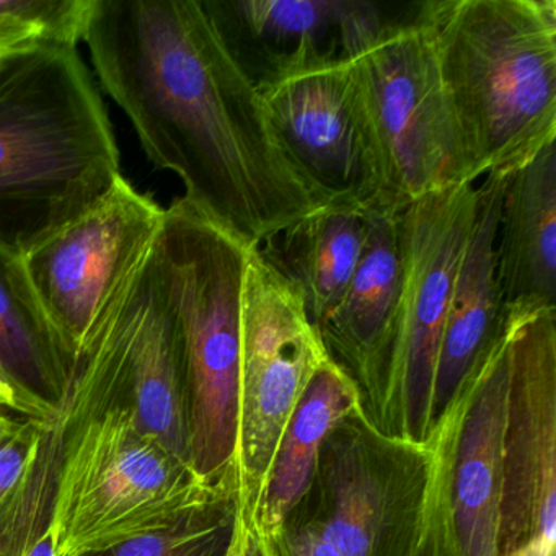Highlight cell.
Returning a JSON list of instances; mask_svg holds the SVG:
<instances>
[{"instance_id": "1", "label": "cell", "mask_w": 556, "mask_h": 556, "mask_svg": "<svg viewBox=\"0 0 556 556\" xmlns=\"http://www.w3.org/2000/svg\"><path fill=\"white\" fill-rule=\"evenodd\" d=\"M83 41L149 161L207 219L262 249L321 210L203 0H92Z\"/></svg>"}, {"instance_id": "2", "label": "cell", "mask_w": 556, "mask_h": 556, "mask_svg": "<svg viewBox=\"0 0 556 556\" xmlns=\"http://www.w3.org/2000/svg\"><path fill=\"white\" fill-rule=\"evenodd\" d=\"M37 467L56 478L48 523L56 556L102 555L236 501L139 425L116 299L77 353L50 418L41 421Z\"/></svg>"}, {"instance_id": "3", "label": "cell", "mask_w": 556, "mask_h": 556, "mask_svg": "<svg viewBox=\"0 0 556 556\" xmlns=\"http://www.w3.org/2000/svg\"><path fill=\"white\" fill-rule=\"evenodd\" d=\"M122 177L109 112L79 51L38 43L0 60V245L22 256Z\"/></svg>"}, {"instance_id": "4", "label": "cell", "mask_w": 556, "mask_h": 556, "mask_svg": "<svg viewBox=\"0 0 556 556\" xmlns=\"http://www.w3.org/2000/svg\"><path fill=\"white\" fill-rule=\"evenodd\" d=\"M416 15L477 180L556 141L555 0H428Z\"/></svg>"}, {"instance_id": "5", "label": "cell", "mask_w": 556, "mask_h": 556, "mask_svg": "<svg viewBox=\"0 0 556 556\" xmlns=\"http://www.w3.org/2000/svg\"><path fill=\"white\" fill-rule=\"evenodd\" d=\"M250 250L184 198L165 210L152 249L180 348L188 458L206 483L233 496L240 305Z\"/></svg>"}, {"instance_id": "6", "label": "cell", "mask_w": 556, "mask_h": 556, "mask_svg": "<svg viewBox=\"0 0 556 556\" xmlns=\"http://www.w3.org/2000/svg\"><path fill=\"white\" fill-rule=\"evenodd\" d=\"M383 170V211L400 213L435 191L475 184L473 167L418 15L383 21L372 2L341 35Z\"/></svg>"}, {"instance_id": "7", "label": "cell", "mask_w": 556, "mask_h": 556, "mask_svg": "<svg viewBox=\"0 0 556 556\" xmlns=\"http://www.w3.org/2000/svg\"><path fill=\"white\" fill-rule=\"evenodd\" d=\"M509 338L501 324L434 419L418 556H500Z\"/></svg>"}, {"instance_id": "8", "label": "cell", "mask_w": 556, "mask_h": 556, "mask_svg": "<svg viewBox=\"0 0 556 556\" xmlns=\"http://www.w3.org/2000/svg\"><path fill=\"white\" fill-rule=\"evenodd\" d=\"M477 198V185H454L400 211L402 298L379 405L367 418L392 438L422 444L431 428L435 367Z\"/></svg>"}, {"instance_id": "9", "label": "cell", "mask_w": 556, "mask_h": 556, "mask_svg": "<svg viewBox=\"0 0 556 556\" xmlns=\"http://www.w3.org/2000/svg\"><path fill=\"white\" fill-rule=\"evenodd\" d=\"M330 359L298 286L252 249L240 305L237 514L252 526L279 439Z\"/></svg>"}, {"instance_id": "10", "label": "cell", "mask_w": 556, "mask_h": 556, "mask_svg": "<svg viewBox=\"0 0 556 556\" xmlns=\"http://www.w3.org/2000/svg\"><path fill=\"white\" fill-rule=\"evenodd\" d=\"M256 89L282 155L320 207H382L379 146L346 58L305 54Z\"/></svg>"}, {"instance_id": "11", "label": "cell", "mask_w": 556, "mask_h": 556, "mask_svg": "<svg viewBox=\"0 0 556 556\" xmlns=\"http://www.w3.org/2000/svg\"><path fill=\"white\" fill-rule=\"evenodd\" d=\"M428 451L357 409L325 438L301 509L340 556H418Z\"/></svg>"}, {"instance_id": "12", "label": "cell", "mask_w": 556, "mask_h": 556, "mask_svg": "<svg viewBox=\"0 0 556 556\" xmlns=\"http://www.w3.org/2000/svg\"><path fill=\"white\" fill-rule=\"evenodd\" d=\"M509 380L500 556H555L556 307H504Z\"/></svg>"}, {"instance_id": "13", "label": "cell", "mask_w": 556, "mask_h": 556, "mask_svg": "<svg viewBox=\"0 0 556 556\" xmlns=\"http://www.w3.org/2000/svg\"><path fill=\"white\" fill-rule=\"evenodd\" d=\"M164 216V207L122 175L87 213L22 255L35 298L73 364L154 249Z\"/></svg>"}, {"instance_id": "14", "label": "cell", "mask_w": 556, "mask_h": 556, "mask_svg": "<svg viewBox=\"0 0 556 556\" xmlns=\"http://www.w3.org/2000/svg\"><path fill=\"white\" fill-rule=\"evenodd\" d=\"M399 214L366 211V237L356 271L338 307L318 327L328 356L361 393L364 415L379 405L403 286Z\"/></svg>"}, {"instance_id": "15", "label": "cell", "mask_w": 556, "mask_h": 556, "mask_svg": "<svg viewBox=\"0 0 556 556\" xmlns=\"http://www.w3.org/2000/svg\"><path fill=\"white\" fill-rule=\"evenodd\" d=\"M509 175H488L477 187V211L452 288L447 324L435 367L432 422L496 337L504 317L497 282V226Z\"/></svg>"}, {"instance_id": "16", "label": "cell", "mask_w": 556, "mask_h": 556, "mask_svg": "<svg viewBox=\"0 0 556 556\" xmlns=\"http://www.w3.org/2000/svg\"><path fill=\"white\" fill-rule=\"evenodd\" d=\"M496 256L504 307H556V141L507 177Z\"/></svg>"}, {"instance_id": "17", "label": "cell", "mask_w": 556, "mask_h": 556, "mask_svg": "<svg viewBox=\"0 0 556 556\" xmlns=\"http://www.w3.org/2000/svg\"><path fill=\"white\" fill-rule=\"evenodd\" d=\"M363 408L359 389L343 367L325 361L292 413L253 519L262 535L278 530L311 493L318 455L331 429Z\"/></svg>"}, {"instance_id": "18", "label": "cell", "mask_w": 556, "mask_h": 556, "mask_svg": "<svg viewBox=\"0 0 556 556\" xmlns=\"http://www.w3.org/2000/svg\"><path fill=\"white\" fill-rule=\"evenodd\" d=\"M203 4L237 60L250 51L258 53L265 64L260 76L263 79L305 54L337 53L325 47L328 37L333 35L341 43V35L367 2L203 0Z\"/></svg>"}, {"instance_id": "19", "label": "cell", "mask_w": 556, "mask_h": 556, "mask_svg": "<svg viewBox=\"0 0 556 556\" xmlns=\"http://www.w3.org/2000/svg\"><path fill=\"white\" fill-rule=\"evenodd\" d=\"M364 237L363 211L321 207L282 230L260 252L298 286L318 328L343 299L356 271Z\"/></svg>"}, {"instance_id": "20", "label": "cell", "mask_w": 556, "mask_h": 556, "mask_svg": "<svg viewBox=\"0 0 556 556\" xmlns=\"http://www.w3.org/2000/svg\"><path fill=\"white\" fill-rule=\"evenodd\" d=\"M0 363L21 389L56 402L73 369L48 324L22 256L0 245Z\"/></svg>"}, {"instance_id": "21", "label": "cell", "mask_w": 556, "mask_h": 556, "mask_svg": "<svg viewBox=\"0 0 556 556\" xmlns=\"http://www.w3.org/2000/svg\"><path fill=\"white\" fill-rule=\"evenodd\" d=\"M236 517V501H224L172 529L131 540L97 556H223L232 539Z\"/></svg>"}, {"instance_id": "22", "label": "cell", "mask_w": 556, "mask_h": 556, "mask_svg": "<svg viewBox=\"0 0 556 556\" xmlns=\"http://www.w3.org/2000/svg\"><path fill=\"white\" fill-rule=\"evenodd\" d=\"M41 441V421L21 418L14 431L0 442V543L5 539L15 503L34 464Z\"/></svg>"}, {"instance_id": "23", "label": "cell", "mask_w": 556, "mask_h": 556, "mask_svg": "<svg viewBox=\"0 0 556 556\" xmlns=\"http://www.w3.org/2000/svg\"><path fill=\"white\" fill-rule=\"evenodd\" d=\"M263 539L269 556H340L317 522L301 507L278 530Z\"/></svg>"}, {"instance_id": "24", "label": "cell", "mask_w": 556, "mask_h": 556, "mask_svg": "<svg viewBox=\"0 0 556 556\" xmlns=\"http://www.w3.org/2000/svg\"><path fill=\"white\" fill-rule=\"evenodd\" d=\"M0 409L21 418L47 421L53 413L54 402H48L25 392L0 363Z\"/></svg>"}, {"instance_id": "25", "label": "cell", "mask_w": 556, "mask_h": 556, "mask_svg": "<svg viewBox=\"0 0 556 556\" xmlns=\"http://www.w3.org/2000/svg\"><path fill=\"white\" fill-rule=\"evenodd\" d=\"M45 43V35L37 25L12 15H0V58L11 56Z\"/></svg>"}, {"instance_id": "26", "label": "cell", "mask_w": 556, "mask_h": 556, "mask_svg": "<svg viewBox=\"0 0 556 556\" xmlns=\"http://www.w3.org/2000/svg\"><path fill=\"white\" fill-rule=\"evenodd\" d=\"M233 540H236L237 556H269L262 533L243 522L239 514L233 526Z\"/></svg>"}, {"instance_id": "27", "label": "cell", "mask_w": 556, "mask_h": 556, "mask_svg": "<svg viewBox=\"0 0 556 556\" xmlns=\"http://www.w3.org/2000/svg\"><path fill=\"white\" fill-rule=\"evenodd\" d=\"M18 421H21V416H15L12 415V413L0 409V442L4 441V439L14 431Z\"/></svg>"}, {"instance_id": "28", "label": "cell", "mask_w": 556, "mask_h": 556, "mask_svg": "<svg viewBox=\"0 0 556 556\" xmlns=\"http://www.w3.org/2000/svg\"><path fill=\"white\" fill-rule=\"evenodd\" d=\"M223 556H237V546L236 540H233V533L232 539H230L229 545H227L226 552L223 553Z\"/></svg>"}, {"instance_id": "29", "label": "cell", "mask_w": 556, "mask_h": 556, "mask_svg": "<svg viewBox=\"0 0 556 556\" xmlns=\"http://www.w3.org/2000/svg\"><path fill=\"white\" fill-rule=\"evenodd\" d=\"M0 60H2V58H0Z\"/></svg>"}]
</instances>
